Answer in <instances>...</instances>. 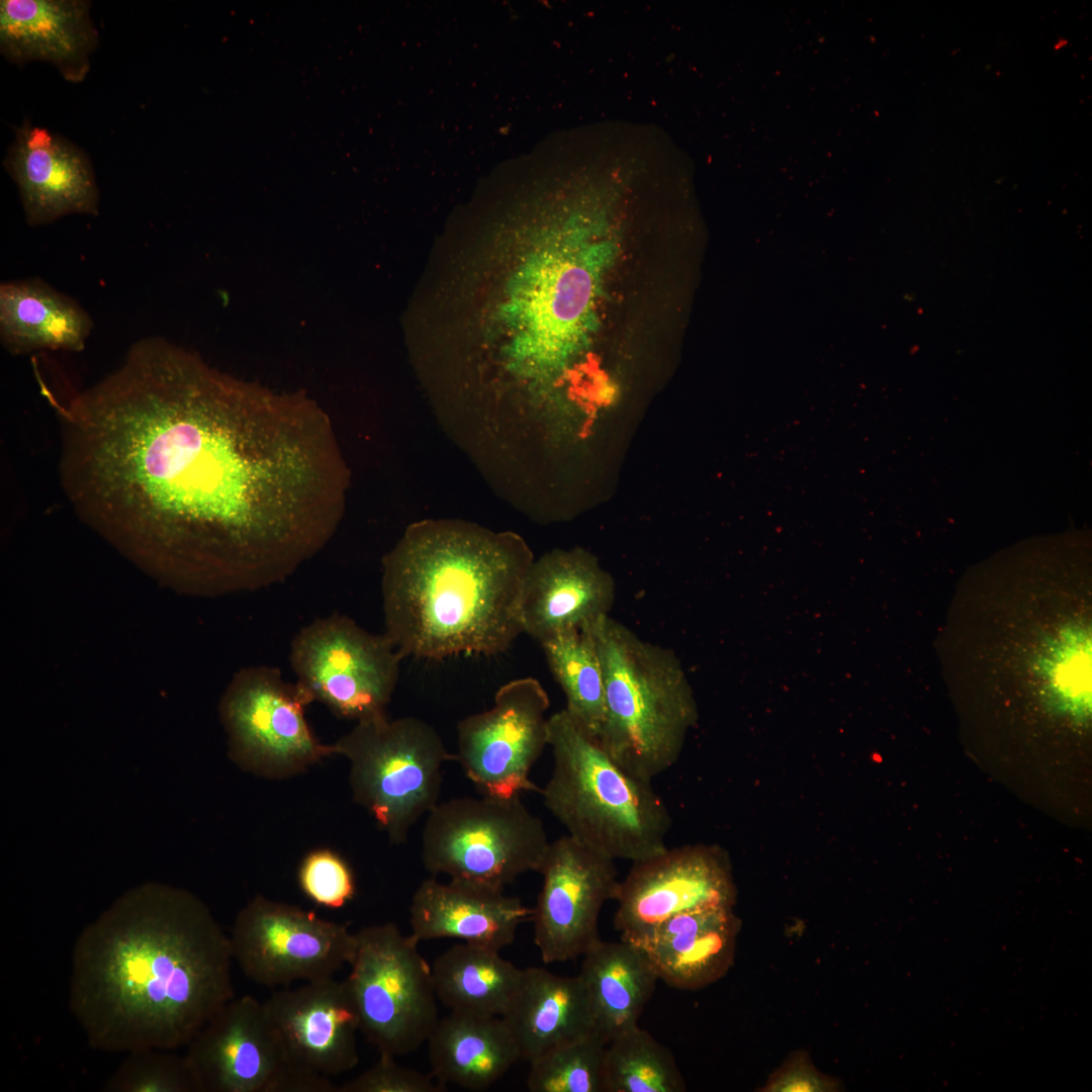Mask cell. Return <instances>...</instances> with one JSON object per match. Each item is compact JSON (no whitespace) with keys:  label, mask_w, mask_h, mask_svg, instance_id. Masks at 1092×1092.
I'll list each match as a JSON object with an SVG mask.
<instances>
[{"label":"cell","mask_w":1092,"mask_h":1092,"mask_svg":"<svg viewBox=\"0 0 1092 1092\" xmlns=\"http://www.w3.org/2000/svg\"><path fill=\"white\" fill-rule=\"evenodd\" d=\"M77 513L172 589L284 582L335 535L349 472L330 418L247 392L160 337L61 407Z\"/></svg>","instance_id":"6da1fadb"},{"label":"cell","mask_w":1092,"mask_h":1092,"mask_svg":"<svg viewBox=\"0 0 1092 1092\" xmlns=\"http://www.w3.org/2000/svg\"><path fill=\"white\" fill-rule=\"evenodd\" d=\"M230 935L193 893L146 883L78 934L69 1010L105 1053L187 1046L235 998Z\"/></svg>","instance_id":"7a4b0ae2"},{"label":"cell","mask_w":1092,"mask_h":1092,"mask_svg":"<svg viewBox=\"0 0 1092 1092\" xmlns=\"http://www.w3.org/2000/svg\"><path fill=\"white\" fill-rule=\"evenodd\" d=\"M533 561L513 532L454 519L415 523L382 560L384 633L402 657L503 653L523 633Z\"/></svg>","instance_id":"3957f363"},{"label":"cell","mask_w":1092,"mask_h":1092,"mask_svg":"<svg viewBox=\"0 0 1092 1092\" xmlns=\"http://www.w3.org/2000/svg\"><path fill=\"white\" fill-rule=\"evenodd\" d=\"M548 746L553 770L540 794L569 836L632 862L667 847L671 817L650 782L626 770L565 709L548 719Z\"/></svg>","instance_id":"277c9868"},{"label":"cell","mask_w":1092,"mask_h":1092,"mask_svg":"<svg viewBox=\"0 0 1092 1092\" xmlns=\"http://www.w3.org/2000/svg\"><path fill=\"white\" fill-rule=\"evenodd\" d=\"M586 630L604 677L599 739L626 770L651 782L677 761L696 721L681 665L672 650L641 639L610 616Z\"/></svg>","instance_id":"5b68a950"},{"label":"cell","mask_w":1092,"mask_h":1092,"mask_svg":"<svg viewBox=\"0 0 1092 1092\" xmlns=\"http://www.w3.org/2000/svg\"><path fill=\"white\" fill-rule=\"evenodd\" d=\"M618 249L611 237L575 232L528 254L507 304L513 353L524 370L553 372L590 344Z\"/></svg>","instance_id":"8992f818"},{"label":"cell","mask_w":1092,"mask_h":1092,"mask_svg":"<svg viewBox=\"0 0 1092 1092\" xmlns=\"http://www.w3.org/2000/svg\"><path fill=\"white\" fill-rule=\"evenodd\" d=\"M332 745L349 761L353 800L395 844L439 803L443 766L456 760L434 727L416 717L357 722Z\"/></svg>","instance_id":"52a82bcc"},{"label":"cell","mask_w":1092,"mask_h":1092,"mask_svg":"<svg viewBox=\"0 0 1092 1092\" xmlns=\"http://www.w3.org/2000/svg\"><path fill=\"white\" fill-rule=\"evenodd\" d=\"M549 843L520 796L455 798L427 814L422 860L435 876L504 890L525 873H539Z\"/></svg>","instance_id":"ba28073f"},{"label":"cell","mask_w":1092,"mask_h":1092,"mask_svg":"<svg viewBox=\"0 0 1092 1092\" xmlns=\"http://www.w3.org/2000/svg\"><path fill=\"white\" fill-rule=\"evenodd\" d=\"M355 936L346 981L360 1031L379 1054H410L427 1041L439 1020L431 966L419 941L394 923L369 925Z\"/></svg>","instance_id":"9c48e42d"},{"label":"cell","mask_w":1092,"mask_h":1092,"mask_svg":"<svg viewBox=\"0 0 1092 1092\" xmlns=\"http://www.w3.org/2000/svg\"><path fill=\"white\" fill-rule=\"evenodd\" d=\"M312 703L295 681L270 665L237 671L219 702L229 755L243 770L270 780L297 776L334 755L305 718Z\"/></svg>","instance_id":"30bf717a"},{"label":"cell","mask_w":1092,"mask_h":1092,"mask_svg":"<svg viewBox=\"0 0 1092 1092\" xmlns=\"http://www.w3.org/2000/svg\"><path fill=\"white\" fill-rule=\"evenodd\" d=\"M402 658L385 633L339 613L303 626L289 653L296 682L311 701L356 723L386 714Z\"/></svg>","instance_id":"8fae6325"},{"label":"cell","mask_w":1092,"mask_h":1092,"mask_svg":"<svg viewBox=\"0 0 1092 1092\" xmlns=\"http://www.w3.org/2000/svg\"><path fill=\"white\" fill-rule=\"evenodd\" d=\"M230 939L244 975L266 987L332 978L356 945L346 925L261 895L239 911Z\"/></svg>","instance_id":"7c38bea8"},{"label":"cell","mask_w":1092,"mask_h":1092,"mask_svg":"<svg viewBox=\"0 0 1092 1092\" xmlns=\"http://www.w3.org/2000/svg\"><path fill=\"white\" fill-rule=\"evenodd\" d=\"M549 706L539 680L522 677L502 686L490 709L458 723L456 760L480 796L540 793L530 771L548 746Z\"/></svg>","instance_id":"4fadbf2b"},{"label":"cell","mask_w":1092,"mask_h":1092,"mask_svg":"<svg viewBox=\"0 0 1092 1092\" xmlns=\"http://www.w3.org/2000/svg\"><path fill=\"white\" fill-rule=\"evenodd\" d=\"M539 873L542 887L530 920L542 961L583 956L601 941V910L618 892L615 859L567 834L549 843Z\"/></svg>","instance_id":"5bb4252c"},{"label":"cell","mask_w":1092,"mask_h":1092,"mask_svg":"<svg viewBox=\"0 0 1092 1092\" xmlns=\"http://www.w3.org/2000/svg\"><path fill=\"white\" fill-rule=\"evenodd\" d=\"M731 864L714 845L668 848L633 862L620 881L614 927L635 942L666 919L691 910L736 902Z\"/></svg>","instance_id":"9a60e30c"},{"label":"cell","mask_w":1092,"mask_h":1092,"mask_svg":"<svg viewBox=\"0 0 1092 1092\" xmlns=\"http://www.w3.org/2000/svg\"><path fill=\"white\" fill-rule=\"evenodd\" d=\"M263 1006L286 1066L336 1076L358 1065L360 1022L346 980L284 988Z\"/></svg>","instance_id":"2e32d148"},{"label":"cell","mask_w":1092,"mask_h":1092,"mask_svg":"<svg viewBox=\"0 0 1092 1092\" xmlns=\"http://www.w3.org/2000/svg\"><path fill=\"white\" fill-rule=\"evenodd\" d=\"M185 1056L202 1092H273L286 1066L263 1003L251 995L229 1001Z\"/></svg>","instance_id":"e0dca14e"},{"label":"cell","mask_w":1092,"mask_h":1092,"mask_svg":"<svg viewBox=\"0 0 1092 1092\" xmlns=\"http://www.w3.org/2000/svg\"><path fill=\"white\" fill-rule=\"evenodd\" d=\"M4 166L17 186L28 225H47L71 214H98L100 194L90 160L63 136L25 120L15 131Z\"/></svg>","instance_id":"ac0fdd59"},{"label":"cell","mask_w":1092,"mask_h":1092,"mask_svg":"<svg viewBox=\"0 0 1092 1092\" xmlns=\"http://www.w3.org/2000/svg\"><path fill=\"white\" fill-rule=\"evenodd\" d=\"M616 584L598 559L580 548L555 549L534 560L521 601L523 633L540 643L570 630H586L608 617Z\"/></svg>","instance_id":"d6986e66"},{"label":"cell","mask_w":1092,"mask_h":1092,"mask_svg":"<svg viewBox=\"0 0 1092 1092\" xmlns=\"http://www.w3.org/2000/svg\"><path fill=\"white\" fill-rule=\"evenodd\" d=\"M532 909L503 889L450 879L421 883L410 906L411 935L419 942L440 938L495 950L510 945Z\"/></svg>","instance_id":"ffe728a7"},{"label":"cell","mask_w":1092,"mask_h":1092,"mask_svg":"<svg viewBox=\"0 0 1092 1092\" xmlns=\"http://www.w3.org/2000/svg\"><path fill=\"white\" fill-rule=\"evenodd\" d=\"M740 928L733 907H704L666 919L633 943L667 986L697 991L728 973Z\"/></svg>","instance_id":"44dd1931"},{"label":"cell","mask_w":1092,"mask_h":1092,"mask_svg":"<svg viewBox=\"0 0 1092 1092\" xmlns=\"http://www.w3.org/2000/svg\"><path fill=\"white\" fill-rule=\"evenodd\" d=\"M84 0H1L0 48L12 63L49 62L65 79L82 81L98 42Z\"/></svg>","instance_id":"7402d4cb"},{"label":"cell","mask_w":1092,"mask_h":1092,"mask_svg":"<svg viewBox=\"0 0 1092 1092\" xmlns=\"http://www.w3.org/2000/svg\"><path fill=\"white\" fill-rule=\"evenodd\" d=\"M521 1059L531 1063L548 1051L595 1032L584 986L577 976L522 969L519 986L500 1016Z\"/></svg>","instance_id":"603a6c76"},{"label":"cell","mask_w":1092,"mask_h":1092,"mask_svg":"<svg viewBox=\"0 0 1092 1092\" xmlns=\"http://www.w3.org/2000/svg\"><path fill=\"white\" fill-rule=\"evenodd\" d=\"M93 329V318L78 300L40 278L0 284V342L12 355L81 352Z\"/></svg>","instance_id":"cb8c5ba5"},{"label":"cell","mask_w":1092,"mask_h":1092,"mask_svg":"<svg viewBox=\"0 0 1092 1092\" xmlns=\"http://www.w3.org/2000/svg\"><path fill=\"white\" fill-rule=\"evenodd\" d=\"M582 957L578 977L587 994L595 1032L608 1044L638 1025L659 978L646 953L622 938L601 940Z\"/></svg>","instance_id":"d4e9b609"},{"label":"cell","mask_w":1092,"mask_h":1092,"mask_svg":"<svg viewBox=\"0 0 1092 1092\" xmlns=\"http://www.w3.org/2000/svg\"><path fill=\"white\" fill-rule=\"evenodd\" d=\"M427 1042L432 1076L442 1085L473 1091L490 1087L521 1059L499 1016L451 1011L438 1020Z\"/></svg>","instance_id":"484cf974"},{"label":"cell","mask_w":1092,"mask_h":1092,"mask_svg":"<svg viewBox=\"0 0 1092 1092\" xmlns=\"http://www.w3.org/2000/svg\"><path fill=\"white\" fill-rule=\"evenodd\" d=\"M431 972L437 999L450 1011L499 1017L522 975L498 950L464 942L440 953Z\"/></svg>","instance_id":"4316f807"},{"label":"cell","mask_w":1092,"mask_h":1092,"mask_svg":"<svg viewBox=\"0 0 1092 1092\" xmlns=\"http://www.w3.org/2000/svg\"><path fill=\"white\" fill-rule=\"evenodd\" d=\"M540 644L548 666L564 693V709L599 737L605 719V687L590 633L570 630Z\"/></svg>","instance_id":"83f0119b"},{"label":"cell","mask_w":1092,"mask_h":1092,"mask_svg":"<svg viewBox=\"0 0 1092 1092\" xmlns=\"http://www.w3.org/2000/svg\"><path fill=\"white\" fill-rule=\"evenodd\" d=\"M605 1092H684L685 1079L671 1051L638 1025L606 1049Z\"/></svg>","instance_id":"f1b7e54d"},{"label":"cell","mask_w":1092,"mask_h":1092,"mask_svg":"<svg viewBox=\"0 0 1092 1092\" xmlns=\"http://www.w3.org/2000/svg\"><path fill=\"white\" fill-rule=\"evenodd\" d=\"M607 1043L596 1033L562 1043L530 1063L531 1092H605Z\"/></svg>","instance_id":"f546056e"},{"label":"cell","mask_w":1092,"mask_h":1092,"mask_svg":"<svg viewBox=\"0 0 1092 1092\" xmlns=\"http://www.w3.org/2000/svg\"><path fill=\"white\" fill-rule=\"evenodd\" d=\"M106 1092H202L185 1055L146 1049L126 1058L103 1086Z\"/></svg>","instance_id":"4dcf8cb0"},{"label":"cell","mask_w":1092,"mask_h":1092,"mask_svg":"<svg viewBox=\"0 0 1092 1092\" xmlns=\"http://www.w3.org/2000/svg\"><path fill=\"white\" fill-rule=\"evenodd\" d=\"M298 883L315 904L338 909L356 893L355 877L348 862L337 852L320 848L308 852L298 869Z\"/></svg>","instance_id":"1f68e13d"},{"label":"cell","mask_w":1092,"mask_h":1092,"mask_svg":"<svg viewBox=\"0 0 1092 1092\" xmlns=\"http://www.w3.org/2000/svg\"><path fill=\"white\" fill-rule=\"evenodd\" d=\"M395 1057L380 1054L377 1063L338 1087L337 1092H439L442 1084L431 1077L395 1062Z\"/></svg>","instance_id":"d6a6232c"},{"label":"cell","mask_w":1092,"mask_h":1092,"mask_svg":"<svg viewBox=\"0 0 1092 1092\" xmlns=\"http://www.w3.org/2000/svg\"><path fill=\"white\" fill-rule=\"evenodd\" d=\"M840 1083L825 1075L813 1065L809 1055L797 1051L767 1079L762 1091L767 1092H832L838 1091Z\"/></svg>","instance_id":"836d02e7"},{"label":"cell","mask_w":1092,"mask_h":1092,"mask_svg":"<svg viewBox=\"0 0 1092 1092\" xmlns=\"http://www.w3.org/2000/svg\"><path fill=\"white\" fill-rule=\"evenodd\" d=\"M338 1091L329 1076L285 1066L273 1092H334Z\"/></svg>","instance_id":"e575fe53"}]
</instances>
